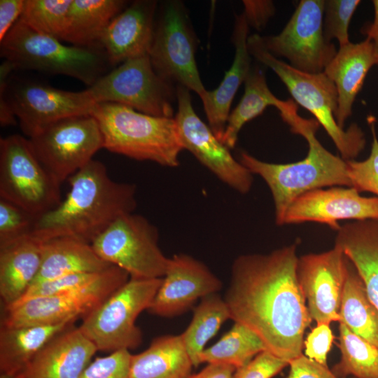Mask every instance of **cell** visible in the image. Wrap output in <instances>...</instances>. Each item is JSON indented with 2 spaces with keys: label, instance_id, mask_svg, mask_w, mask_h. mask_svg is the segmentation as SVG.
Returning a JSON list of instances; mask_svg holds the SVG:
<instances>
[{
  "label": "cell",
  "instance_id": "13",
  "mask_svg": "<svg viewBox=\"0 0 378 378\" xmlns=\"http://www.w3.org/2000/svg\"><path fill=\"white\" fill-rule=\"evenodd\" d=\"M28 139L39 161L60 184L104 148L101 129L92 115L61 119Z\"/></svg>",
  "mask_w": 378,
  "mask_h": 378
},
{
  "label": "cell",
  "instance_id": "32",
  "mask_svg": "<svg viewBox=\"0 0 378 378\" xmlns=\"http://www.w3.org/2000/svg\"><path fill=\"white\" fill-rule=\"evenodd\" d=\"M267 351L261 338L247 326H234L216 343L205 348L199 356V364H217L239 369L262 351Z\"/></svg>",
  "mask_w": 378,
  "mask_h": 378
},
{
  "label": "cell",
  "instance_id": "37",
  "mask_svg": "<svg viewBox=\"0 0 378 378\" xmlns=\"http://www.w3.org/2000/svg\"><path fill=\"white\" fill-rule=\"evenodd\" d=\"M360 3L359 0H325L323 27L328 41L336 39L340 46L350 42L349 27Z\"/></svg>",
  "mask_w": 378,
  "mask_h": 378
},
{
  "label": "cell",
  "instance_id": "40",
  "mask_svg": "<svg viewBox=\"0 0 378 378\" xmlns=\"http://www.w3.org/2000/svg\"><path fill=\"white\" fill-rule=\"evenodd\" d=\"M100 273L71 274L34 285L13 306L30 299L56 295L80 288L94 281Z\"/></svg>",
  "mask_w": 378,
  "mask_h": 378
},
{
  "label": "cell",
  "instance_id": "1",
  "mask_svg": "<svg viewBox=\"0 0 378 378\" xmlns=\"http://www.w3.org/2000/svg\"><path fill=\"white\" fill-rule=\"evenodd\" d=\"M295 244L238 256L224 300L230 319L255 332L267 350L289 363L301 356L312 319L297 272Z\"/></svg>",
  "mask_w": 378,
  "mask_h": 378
},
{
  "label": "cell",
  "instance_id": "39",
  "mask_svg": "<svg viewBox=\"0 0 378 378\" xmlns=\"http://www.w3.org/2000/svg\"><path fill=\"white\" fill-rule=\"evenodd\" d=\"M132 354L121 349L97 357L85 368L79 378H129Z\"/></svg>",
  "mask_w": 378,
  "mask_h": 378
},
{
  "label": "cell",
  "instance_id": "33",
  "mask_svg": "<svg viewBox=\"0 0 378 378\" xmlns=\"http://www.w3.org/2000/svg\"><path fill=\"white\" fill-rule=\"evenodd\" d=\"M230 318L227 304L218 293L202 298L194 310L190 325L181 335L194 367L200 365L199 356L205 349L206 343Z\"/></svg>",
  "mask_w": 378,
  "mask_h": 378
},
{
  "label": "cell",
  "instance_id": "2",
  "mask_svg": "<svg viewBox=\"0 0 378 378\" xmlns=\"http://www.w3.org/2000/svg\"><path fill=\"white\" fill-rule=\"evenodd\" d=\"M64 200L36 220L32 233L46 241L69 237L88 244L136 207V186L111 179L105 165L92 160L68 178Z\"/></svg>",
  "mask_w": 378,
  "mask_h": 378
},
{
  "label": "cell",
  "instance_id": "25",
  "mask_svg": "<svg viewBox=\"0 0 378 378\" xmlns=\"http://www.w3.org/2000/svg\"><path fill=\"white\" fill-rule=\"evenodd\" d=\"M75 321L18 327L1 326L0 378H25L37 354Z\"/></svg>",
  "mask_w": 378,
  "mask_h": 378
},
{
  "label": "cell",
  "instance_id": "3",
  "mask_svg": "<svg viewBox=\"0 0 378 378\" xmlns=\"http://www.w3.org/2000/svg\"><path fill=\"white\" fill-rule=\"evenodd\" d=\"M281 118L293 133L302 136L308 144L306 157L299 161L276 164L262 161L241 150L238 160L252 174L260 176L268 186L274 204L275 222L283 225L285 213L297 197L309 191L332 186L351 187L346 160L328 150L316 133L320 125L315 118L299 115L297 107Z\"/></svg>",
  "mask_w": 378,
  "mask_h": 378
},
{
  "label": "cell",
  "instance_id": "48",
  "mask_svg": "<svg viewBox=\"0 0 378 378\" xmlns=\"http://www.w3.org/2000/svg\"><path fill=\"white\" fill-rule=\"evenodd\" d=\"M373 46V55L375 65H378V32L374 38L372 40Z\"/></svg>",
  "mask_w": 378,
  "mask_h": 378
},
{
  "label": "cell",
  "instance_id": "21",
  "mask_svg": "<svg viewBox=\"0 0 378 378\" xmlns=\"http://www.w3.org/2000/svg\"><path fill=\"white\" fill-rule=\"evenodd\" d=\"M248 28L243 13L236 15L232 34L235 48L233 62L218 88L212 91L206 90L200 97L209 126L220 140L225 129L232 100L252 67L248 48Z\"/></svg>",
  "mask_w": 378,
  "mask_h": 378
},
{
  "label": "cell",
  "instance_id": "36",
  "mask_svg": "<svg viewBox=\"0 0 378 378\" xmlns=\"http://www.w3.org/2000/svg\"><path fill=\"white\" fill-rule=\"evenodd\" d=\"M368 122L372 139L370 155L362 161L346 160L347 172L352 188L359 192H370L378 197V138L375 118L370 115Z\"/></svg>",
  "mask_w": 378,
  "mask_h": 378
},
{
  "label": "cell",
  "instance_id": "23",
  "mask_svg": "<svg viewBox=\"0 0 378 378\" xmlns=\"http://www.w3.org/2000/svg\"><path fill=\"white\" fill-rule=\"evenodd\" d=\"M374 65L372 42L365 38L340 46L326 67L323 72L334 83L337 92L335 118L340 127L344 128L346 120L351 115L356 96Z\"/></svg>",
  "mask_w": 378,
  "mask_h": 378
},
{
  "label": "cell",
  "instance_id": "27",
  "mask_svg": "<svg viewBox=\"0 0 378 378\" xmlns=\"http://www.w3.org/2000/svg\"><path fill=\"white\" fill-rule=\"evenodd\" d=\"M111 266L90 244L69 237L52 238L44 241L41 268L31 286L71 274L99 273Z\"/></svg>",
  "mask_w": 378,
  "mask_h": 378
},
{
  "label": "cell",
  "instance_id": "43",
  "mask_svg": "<svg viewBox=\"0 0 378 378\" xmlns=\"http://www.w3.org/2000/svg\"><path fill=\"white\" fill-rule=\"evenodd\" d=\"M243 14L249 27L257 30L264 28L274 15V3L269 0H244Z\"/></svg>",
  "mask_w": 378,
  "mask_h": 378
},
{
  "label": "cell",
  "instance_id": "19",
  "mask_svg": "<svg viewBox=\"0 0 378 378\" xmlns=\"http://www.w3.org/2000/svg\"><path fill=\"white\" fill-rule=\"evenodd\" d=\"M356 188L332 186L302 194L288 207L283 225L316 222L338 230L342 220L378 219V197L362 196Z\"/></svg>",
  "mask_w": 378,
  "mask_h": 378
},
{
  "label": "cell",
  "instance_id": "44",
  "mask_svg": "<svg viewBox=\"0 0 378 378\" xmlns=\"http://www.w3.org/2000/svg\"><path fill=\"white\" fill-rule=\"evenodd\" d=\"M284 378H337L327 366L322 365L302 354L292 360Z\"/></svg>",
  "mask_w": 378,
  "mask_h": 378
},
{
  "label": "cell",
  "instance_id": "34",
  "mask_svg": "<svg viewBox=\"0 0 378 378\" xmlns=\"http://www.w3.org/2000/svg\"><path fill=\"white\" fill-rule=\"evenodd\" d=\"M338 347L341 358L331 371L339 378H378V347L352 332L340 322Z\"/></svg>",
  "mask_w": 378,
  "mask_h": 378
},
{
  "label": "cell",
  "instance_id": "30",
  "mask_svg": "<svg viewBox=\"0 0 378 378\" xmlns=\"http://www.w3.org/2000/svg\"><path fill=\"white\" fill-rule=\"evenodd\" d=\"M340 316L339 322L378 347V309L370 299L362 279L349 259Z\"/></svg>",
  "mask_w": 378,
  "mask_h": 378
},
{
  "label": "cell",
  "instance_id": "46",
  "mask_svg": "<svg viewBox=\"0 0 378 378\" xmlns=\"http://www.w3.org/2000/svg\"><path fill=\"white\" fill-rule=\"evenodd\" d=\"M236 369L227 365L207 364L200 372L188 378H233Z\"/></svg>",
  "mask_w": 378,
  "mask_h": 378
},
{
  "label": "cell",
  "instance_id": "31",
  "mask_svg": "<svg viewBox=\"0 0 378 378\" xmlns=\"http://www.w3.org/2000/svg\"><path fill=\"white\" fill-rule=\"evenodd\" d=\"M244 83V93L234 110L230 113L221 142L230 150L234 148L243 126L261 115L267 106L277 108L281 99L270 90L265 74L258 66H252Z\"/></svg>",
  "mask_w": 378,
  "mask_h": 378
},
{
  "label": "cell",
  "instance_id": "16",
  "mask_svg": "<svg viewBox=\"0 0 378 378\" xmlns=\"http://www.w3.org/2000/svg\"><path fill=\"white\" fill-rule=\"evenodd\" d=\"M5 97L29 138L61 119L91 115L96 105L87 89L66 91L31 80L8 83Z\"/></svg>",
  "mask_w": 378,
  "mask_h": 378
},
{
  "label": "cell",
  "instance_id": "10",
  "mask_svg": "<svg viewBox=\"0 0 378 378\" xmlns=\"http://www.w3.org/2000/svg\"><path fill=\"white\" fill-rule=\"evenodd\" d=\"M87 90L96 104L116 103L147 115L173 118L176 87L155 72L148 55L122 62Z\"/></svg>",
  "mask_w": 378,
  "mask_h": 378
},
{
  "label": "cell",
  "instance_id": "24",
  "mask_svg": "<svg viewBox=\"0 0 378 378\" xmlns=\"http://www.w3.org/2000/svg\"><path fill=\"white\" fill-rule=\"evenodd\" d=\"M44 241L31 232L0 247V297L5 309L18 302L36 278Z\"/></svg>",
  "mask_w": 378,
  "mask_h": 378
},
{
  "label": "cell",
  "instance_id": "26",
  "mask_svg": "<svg viewBox=\"0 0 378 378\" xmlns=\"http://www.w3.org/2000/svg\"><path fill=\"white\" fill-rule=\"evenodd\" d=\"M337 232L335 245L354 265L378 309V219L354 220Z\"/></svg>",
  "mask_w": 378,
  "mask_h": 378
},
{
  "label": "cell",
  "instance_id": "14",
  "mask_svg": "<svg viewBox=\"0 0 378 378\" xmlns=\"http://www.w3.org/2000/svg\"><path fill=\"white\" fill-rule=\"evenodd\" d=\"M325 0H301L277 35L261 36L265 48L285 57L293 68L309 74L323 72L337 53L323 34Z\"/></svg>",
  "mask_w": 378,
  "mask_h": 378
},
{
  "label": "cell",
  "instance_id": "20",
  "mask_svg": "<svg viewBox=\"0 0 378 378\" xmlns=\"http://www.w3.org/2000/svg\"><path fill=\"white\" fill-rule=\"evenodd\" d=\"M157 5L156 1H135L111 20L99 41L109 64L149 54Z\"/></svg>",
  "mask_w": 378,
  "mask_h": 378
},
{
  "label": "cell",
  "instance_id": "28",
  "mask_svg": "<svg viewBox=\"0 0 378 378\" xmlns=\"http://www.w3.org/2000/svg\"><path fill=\"white\" fill-rule=\"evenodd\" d=\"M192 362L181 335L155 338L138 354H132L129 378H188Z\"/></svg>",
  "mask_w": 378,
  "mask_h": 378
},
{
  "label": "cell",
  "instance_id": "17",
  "mask_svg": "<svg viewBox=\"0 0 378 378\" xmlns=\"http://www.w3.org/2000/svg\"><path fill=\"white\" fill-rule=\"evenodd\" d=\"M347 262V258L335 245L327 251L298 258V280L309 315L316 324L340 321Z\"/></svg>",
  "mask_w": 378,
  "mask_h": 378
},
{
  "label": "cell",
  "instance_id": "42",
  "mask_svg": "<svg viewBox=\"0 0 378 378\" xmlns=\"http://www.w3.org/2000/svg\"><path fill=\"white\" fill-rule=\"evenodd\" d=\"M333 340L334 335L330 324H317L304 341V356L327 366V355L331 349Z\"/></svg>",
  "mask_w": 378,
  "mask_h": 378
},
{
  "label": "cell",
  "instance_id": "11",
  "mask_svg": "<svg viewBox=\"0 0 378 378\" xmlns=\"http://www.w3.org/2000/svg\"><path fill=\"white\" fill-rule=\"evenodd\" d=\"M158 231L144 216L127 214L116 219L91 244L105 262L133 279L165 275L169 259L158 246Z\"/></svg>",
  "mask_w": 378,
  "mask_h": 378
},
{
  "label": "cell",
  "instance_id": "6",
  "mask_svg": "<svg viewBox=\"0 0 378 378\" xmlns=\"http://www.w3.org/2000/svg\"><path fill=\"white\" fill-rule=\"evenodd\" d=\"M1 55L15 69L68 76L88 87L104 75L109 64L104 50L64 45L59 39L39 34L19 20L1 41Z\"/></svg>",
  "mask_w": 378,
  "mask_h": 378
},
{
  "label": "cell",
  "instance_id": "38",
  "mask_svg": "<svg viewBox=\"0 0 378 378\" xmlns=\"http://www.w3.org/2000/svg\"><path fill=\"white\" fill-rule=\"evenodd\" d=\"M36 219L18 206L0 198V247L31 234Z\"/></svg>",
  "mask_w": 378,
  "mask_h": 378
},
{
  "label": "cell",
  "instance_id": "29",
  "mask_svg": "<svg viewBox=\"0 0 378 378\" xmlns=\"http://www.w3.org/2000/svg\"><path fill=\"white\" fill-rule=\"evenodd\" d=\"M125 4L120 0H73L62 41L76 46L96 48Z\"/></svg>",
  "mask_w": 378,
  "mask_h": 378
},
{
  "label": "cell",
  "instance_id": "41",
  "mask_svg": "<svg viewBox=\"0 0 378 378\" xmlns=\"http://www.w3.org/2000/svg\"><path fill=\"white\" fill-rule=\"evenodd\" d=\"M289 363L269 351H264L245 365L237 369L233 378H272Z\"/></svg>",
  "mask_w": 378,
  "mask_h": 378
},
{
  "label": "cell",
  "instance_id": "45",
  "mask_svg": "<svg viewBox=\"0 0 378 378\" xmlns=\"http://www.w3.org/2000/svg\"><path fill=\"white\" fill-rule=\"evenodd\" d=\"M24 0L0 1V41L19 20L24 6Z\"/></svg>",
  "mask_w": 378,
  "mask_h": 378
},
{
  "label": "cell",
  "instance_id": "35",
  "mask_svg": "<svg viewBox=\"0 0 378 378\" xmlns=\"http://www.w3.org/2000/svg\"><path fill=\"white\" fill-rule=\"evenodd\" d=\"M73 0H25L19 20L32 30L62 40Z\"/></svg>",
  "mask_w": 378,
  "mask_h": 378
},
{
  "label": "cell",
  "instance_id": "12",
  "mask_svg": "<svg viewBox=\"0 0 378 378\" xmlns=\"http://www.w3.org/2000/svg\"><path fill=\"white\" fill-rule=\"evenodd\" d=\"M129 274L112 265L92 282L80 288L36 298L5 309L2 326L51 325L83 318L125 284Z\"/></svg>",
  "mask_w": 378,
  "mask_h": 378
},
{
  "label": "cell",
  "instance_id": "18",
  "mask_svg": "<svg viewBox=\"0 0 378 378\" xmlns=\"http://www.w3.org/2000/svg\"><path fill=\"white\" fill-rule=\"evenodd\" d=\"M220 280L201 261L184 253L169 258L162 284L148 313L162 317L178 316L195 302L222 288Z\"/></svg>",
  "mask_w": 378,
  "mask_h": 378
},
{
  "label": "cell",
  "instance_id": "47",
  "mask_svg": "<svg viewBox=\"0 0 378 378\" xmlns=\"http://www.w3.org/2000/svg\"><path fill=\"white\" fill-rule=\"evenodd\" d=\"M374 8V18L368 28L365 29L366 38L372 41L378 32V0L372 1Z\"/></svg>",
  "mask_w": 378,
  "mask_h": 378
},
{
  "label": "cell",
  "instance_id": "9",
  "mask_svg": "<svg viewBox=\"0 0 378 378\" xmlns=\"http://www.w3.org/2000/svg\"><path fill=\"white\" fill-rule=\"evenodd\" d=\"M197 43L184 4L173 0L162 3L148 54L153 67L164 79L200 97L206 90L195 59Z\"/></svg>",
  "mask_w": 378,
  "mask_h": 378
},
{
  "label": "cell",
  "instance_id": "15",
  "mask_svg": "<svg viewBox=\"0 0 378 378\" xmlns=\"http://www.w3.org/2000/svg\"><path fill=\"white\" fill-rule=\"evenodd\" d=\"M178 110L174 118L184 150L190 151L220 181L241 194L252 187L253 174L218 139L195 113L190 90L176 85Z\"/></svg>",
  "mask_w": 378,
  "mask_h": 378
},
{
  "label": "cell",
  "instance_id": "4",
  "mask_svg": "<svg viewBox=\"0 0 378 378\" xmlns=\"http://www.w3.org/2000/svg\"><path fill=\"white\" fill-rule=\"evenodd\" d=\"M104 137V148L139 161L176 167L184 150L174 118L158 117L110 102L96 104L91 114Z\"/></svg>",
  "mask_w": 378,
  "mask_h": 378
},
{
  "label": "cell",
  "instance_id": "7",
  "mask_svg": "<svg viewBox=\"0 0 378 378\" xmlns=\"http://www.w3.org/2000/svg\"><path fill=\"white\" fill-rule=\"evenodd\" d=\"M162 278L133 279L83 318L78 328L97 351L135 349L142 342L138 316L150 305Z\"/></svg>",
  "mask_w": 378,
  "mask_h": 378
},
{
  "label": "cell",
  "instance_id": "5",
  "mask_svg": "<svg viewBox=\"0 0 378 378\" xmlns=\"http://www.w3.org/2000/svg\"><path fill=\"white\" fill-rule=\"evenodd\" d=\"M251 56L271 69L285 85L295 102L309 111L321 125L345 160H355L364 150L366 139L361 128L351 125L346 130L335 118L337 92L334 83L324 73L309 74L299 71L272 55L265 47L262 37L248 38Z\"/></svg>",
  "mask_w": 378,
  "mask_h": 378
},
{
  "label": "cell",
  "instance_id": "8",
  "mask_svg": "<svg viewBox=\"0 0 378 378\" xmlns=\"http://www.w3.org/2000/svg\"><path fill=\"white\" fill-rule=\"evenodd\" d=\"M60 183L43 166L29 139H0V198L38 218L62 202Z\"/></svg>",
  "mask_w": 378,
  "mask_h": 378
},
{
  "label": "cell",
  "instance_id": "22",
  "mask_svg": "<svg viewBox=\"0 0 378 378\" xmlns=\"http://www.w3.org/2000/svg\"><path fill=\"white\" fill-rule=\"evenodd\" d=\"M96 351L80 328L71 326L37 354L25 378H79Z\"/></svg>",
  "mask_w": 378,
  "mask_h": 378
},
{
  "label": "cell",
  "instance_id": "49",
  "mask_svg": "<svg viewBox=\"0 0 378 378\" xmlns=\"http://www.w3.org/2000/svg\"><path fill=\"white\" fill-rule=\"evenodd\" d=\"M337 378H339V377H337Z\"/></svg>",
  "mask_w": 378,
  "mask_h": 378
}]
</instances>
